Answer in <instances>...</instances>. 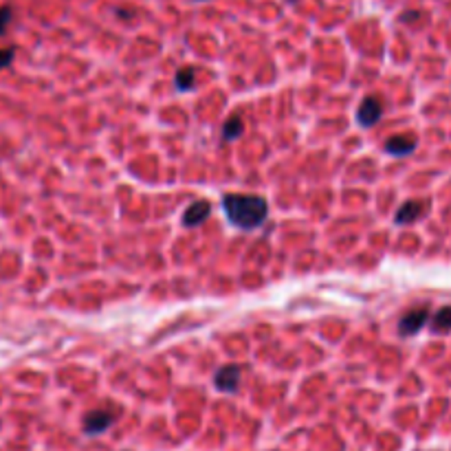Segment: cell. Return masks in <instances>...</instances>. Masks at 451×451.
I'll use <instances>...</instances> for the list:
<instances>
[{"instance_id":"obj_13","label":"cell","mask_w":451,"mask_h":451,"mask_svg":"<svg viewBox=\"0 0 451 451\" xmlns=\"http://www.w3.org/2000/svg\"><path fill=\"white\" fill-rule=\"evenodd\" d=\"M9 20H11V9H9V7H3V9H0V35L5 33Z\"/></svg>"},{"instance_id":"obj_10","label":"cell","mask_w":451,"mask_h":451,"mask_svg":"<svg viewBox=\"0 0 451 451\" xmlns=\"http://www.w3.org/2000/svg\"><path fill=\"white\" fill-rule=\"evenodd\" d=\"M194 77H196L194 69H180L176 73V77H174V84H176V88L180 90V93H185V90L194 88Z\"/></svg>"},{"instance_id":"obj_1","label":"cell","mask_w":451,"mask_h":451,"mask_svg":"<svg viewBox=\"0 0 451 451\" xmlns=\"http://www.w3.org/2000/svg\"><path fill=\"white\" fill-rule=\"evenodd\" d=\"M223 210L231 225L247 229V231L264 225L266 216H269L266 201L262 196H249V194H225Z\"/></svg>"},{"instance_id":"obj_7","label":"cell","mask_w":451,"mask_h":451,"mask_svg":"<svg viewBox=\"0 0 451 451\" xmlns=\"http://www.w3.org/2000/svg\"><path fill=\"white\" fill-rule=\"evenodd\" d=\"M210 212H212L210 201L192 203L189 207L185 210V214H183V227H198V225H203L205 221H207Z\"/></svg>"},{"instance_id":"obj_11","label":"cell","mask_w":451,"mask_h":451,"mask_svg":"<svg viewBox=\"0 0 451 451\" xmlns=\"http://www.w3.org/2000/svg\"><path fill=\"white\" fill-rule=\"evenodd\" d=\"M242 135V119L238 117V114H234L227 124H225V128H223V137L227 139V141H234V139H238Z\"/></svg>"},{"instance_id":"obj_5","label":"cell","mask_w":451,"mask_h":451,"mask_svg":"<svg viewBox=\"0 0 451 451\" xmlns=\"http://www.w3.org/2000/svg\"><path fill=\"white\" fill-rule=\"evenodd\" d=\"M425 212H427V203L425 201H407L401 205V210L396 212L394 223L396 225H411V223H416L418 218H423Z\"/></svg>"},{"instance_id":"obj_6","label":"cell","mask_w":451,"mask_h":451,"mask_svg":"<svg viewBox=\"0 0 451 451\" xmlns=\"http://www.w3.org/2000/svg\"><path fill=\"white\" fill-rule=\"evenodd\" d=\"M238 381H240V368L238 366H223L214 377L216 388L221 392H227V394L238 390Z\"/></svg>"},{"instance_id":"obj_2","label":"cell","mask_w":451,"mask_h":451,"mask_svg":"<svg viewBox=\"0 0 451 451\" xmlns=\"http://www.w3.org/2000/svg\"><path fill=\"white\" fill-rule=\"evenodd\" d=\"M429 308L427 306H420V308H414V311H409L407 315H403V319L398 321V334L401 337H411V334L420 332L425 326H427L429 321Z\"/></svg>"},{"instance_id":"obj_4","label":"cell","mask_w":451,"mask_h":451,"mask_svg":"<svg viewBox=\"0 0 451 451\" xmlns=\"http://www.w3.org/2000/svg\"><path fill=\"white\" fill-rule=\"evenodd\" d=\"M381 114H383V106H381V101L379 97H366L364 101H361V106L357 110V121L361 128H372V126H377V121L381 119Z\"/></svg>"},{"instance_id":"obj_8","label":"cell","mask_w":451,"mask_h":451,"mask_svg":"<svg viewBox=\"0 0 451 451\" xmlns=\"http://www.w3.org/2000/svg\"><path fill=\"white\" fill-rule=\"evenodd\" d=\"M416 150V139L403 137V135H394L385 141V152L392 154V157H407Z\"/></svg>"},{"instance_id":"obj_9","label":"cell","mask_w":451,"mask_h":451,"mask_svg":"<svg viewBox=\"0 0 451 451\" xmlns=\"http://www.w3.org/2000/svg\"><path fill=\"white\" fill-rule=\"evenodd\" d=\"M429 328H432L434 334H447V332H451V306L438 308L436 315H432Z\"/></svg>"},{"instance_id":"obj_3","label":"cell","mask_w":451,"mask_h":451,"mask_svg":"<svg viewBox=\"0 0 451 451\" xmlns=\"http://www.w3.org/2000/svg\"><path fill=\"white\" fill-rule=\"evenodd\" d=\"M114 420H117V414L110 409H93L84 416V432L88 436H97L104 434L106 429H110Z\"/></svg>"},{"instance_id":"obj_12","label":"cell","mask_w":451,"mask_h":451,"mask_svg":"<svg viewBox=\"0 0 451 451\" xmlns=\"http://www.w3.org/2000/svg\"><path fill=\"white\" fill-rule=\"evenodd\" d=\"M11 60H14V49H3L0 51V69H7Z\"/></svg>"}]
</instances>
